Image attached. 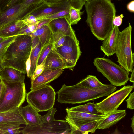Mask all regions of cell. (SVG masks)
<instances>
[{"instance_id": "6da1fadb", "label": "cell", "mask_w": 134, "mask_h": 134, "mask_svg": "<svg viewBox=\"0 0 134 134\" xmlns=\"http://www.w3.org/2000/svg\"><path fill=\"white\" fill-rule=\"evenodd\" d=\"M111 0H92L85 4L87 14L86 22L93 35L104 40L112 30L116 10Z\"/></svg>"}, {"instance_id": "7a4b0ae2", "label": "cell", "mask_w": 134, "mask_h": 134, "mask_svg": "<svg viewBox=\"0 0 134 134\" xmlns=\"http://www.w3.org/2000/svg\"><path fill=\"white\" fill-rule=\"evenodd\" d=\"M116 89V87L111 84H104L94 88L85 87L79 82L71 86L64 84L56 93L57 100L60 103L72 104L84 103L109 95Z\"/></svg>"}, {"instance_id": "3957f363", "label": "cell", "mask_w": 134, "mask_h": 134, "mask_svg": "<svg viewBox=\"0 0 134 134\" xmlns=\"http://www.w3.org/2000/svg\"><path fill=\"white\" fill-rule=\"evenodd\" d=\"M32 49V39L27 35H17L8 47L3 58L2 68L10 67L26 74V63Z\"/></svg>"}, {"instance_id": "277c9868", "label": "cell", "mask_w": 134, "mask_h": 134, "mask_svg": "<svg viewBox=\"0 0 134 134\" xmlns=\"http://www.w3.org/2000/svg\"><path fill=\"white\" fill-rule=\"evenodd\" d=\"M0 98V112L13 110L21 106L25 100L24 83H9L2 81Z\"/></svg>"}, {"instance_id": "5b68a950", "label": "cell", "mask_w": 134, "mask_h": 134, "mask_svg": "<svg viewBox=\"0 0 134 134\" xmlns=\"http://www.w3.org/2000/svg\"><path fill=\"white\" fill-rule=\"evenodd\" d=\"M93 63L97 71L113 85H124L129 80V72L110 59L97 57L94 59Z\"/></svg>"}, {"instance_id": "8992f818", "label": "cell", "mask_w": 134, "mask_h": 134, "mask_svg": "<svg viewBox=\"0 0 134 134\" xmlns=\"http://www.w3.org/2000/svg\"><path fill=\"white\" fill-rule=\"evenodd\" d=\"M132 27L130 23L127 27L120 32L115 53L117 62L129 72L133 69L134 53L131 48Z\"/></svg>"}, {"instance_id": "52a82bcc", "label": "cell", "mask_w": 134, "mask_h": 134, "mask_svg": "<svg viewBox=\"0 0 134 134\" xmlns=\"http://www.w3.org/2000/svg\"><path fill=\"white\" fill-rule=\"evenodd\" d=\"M56 93L49 84L34 90H31L26 94V98L28 104L38 112L48 111L53 107Z\"/></svg>"}, {"instance_id": "ba28073f", "label": "cell", "mask_w": 134, "mask_h": 134, "mask_svg": "<svg viewBox=\"0 0 134 134\" xmlns=\"http://www.w3.org/2000/svg\"><path fill=\"white\" fill-rule=\"evenodd\" d=\"M86 2L85 0H63L51 5H47L43 2L30 15L34 16L38 22L48 16L61 11L69 9L71 6L81 10Z\"/></svg>"}, {"instance_id": "9c48e42d", "label": "cell", "mask_w": 134, "mask_h": 134, "mask_svg": "<svg viewBox=\"0 0 134 134\" xmlns=\"http://www.w3.org/2000/svg\"><path fill=\"white\" fill-rule=\"evenodd\" d=\"M54 48L64 61L67 68L72 69L75 66L82 53L76 36H65L63 44Z\"/></svg>"}, {"instance_id": "30bf717a", "label": "cell", "mask_w": 134, "mask_h": 134, "mask_svg": "<svg viewBox=\"0 0 134 134\" xmlns=\"http://www.w3.org/2000/svg\"><path fill=\"white\" fill-rule=\"evenodd\" d=\"M134 88L133 83L132 86H124L101 102L95 104V108L98 113L106 115L117 110Z\"/></svg>"}, {"instance_id": "8fae6325", "label": "cell", "mask_w": 134, "mask_h": 134, "mask_svg": "<svg viewBox=\"0 0 134 134\" xmlns=\"http://www.w3.org/2000/svg\"><path fill=\"white\" fill-rule=\"evenodd\" d=\"M70 133L69 125L66 120H56L43 123L41 127L26 125L21 130V133L24 134H64Z\"/></svg>"}, {"instance_id": "7c38bea8", "label": "cell", "mask_w": 134, "mask_h": 134, "mask_svg": "<svg viewBox=\"0 0 134 134\" xmlns=\"http://www.w3.org/2000/svg\"><path fill=\"white\" fill-rule=\"evenodd\" d=\"M40 4L27 7L20 3L0 12V28L10 23L23 20Z\"/></svg>"}, {"instance_id": "4fadbf2b", "label": "cell", "mask_w": 134, "mask_h": 134, "mask_svg": "<svg viewBox=\"0 0 134 134\" xmlns=\"http://www.w3.org/2000/svg\"><path fill=\"white\" fill-rule=\"evenodd\" d=\"M67 114L65 118L69 124L71 130L76 126L94 121H98L107 116V115L94 114L72 111L68 108L66 109Z\"/></svg>"}, {"instance_id": "5bb4252c", "label": "cell", "mask_w": 134, "mask_h": 134, "mask_svg": "<svg viewBox=\"0 0 134 134\" xmlns=\"http://www.w3.org/2000/svg\"><path fill=\"white\" fill-rule=\"evenodd\" d=\"M64 69H50L45 68L42 72L34 80L31 81V90H34L48 84L59 77Z\"/></svg>"}, {"instance_id": "9a60e30c", "label": "cell", "mask_w": 134, "mask_h": 134, "mask_svg": "<svg viewBox=\"0 0 134 134\" xmlns=\"http://www.w3.org/2000/svg\"><path fill=\"white\" fill-rule=\"evenodd\" d=\"M120 33L118 27L114 26L112 30L103 40L100 46V49L105 55L108 57L115 54Z\"/></svg>"}, {"instance_id": "2e32d148", "label": "cell", "mask_w": 134, "mask_h": 134, "mask_svg": "<svg viewBox=\"0 0 134 134\" xmlns=\"http://www.w3.org/2000/svg\"><path fill=\"white\" fill-rule=\"evenodd\" d=\"M19 109L26 125L31 126H41L43 124L41 119V116L31 106L28 104L25 106H21Z\"/></svg>"}, {"instance_id": "e0dca14e", "label": "cell", "mask_w": 134, "mask_h": 134, "mask_svg": "<svg viewBox=\"0 0 134 134\" xmlns=\"http://www.w3.org/2000/svg\"><path fill=\"white\" fill-rule=\"evenodd\" d=\"M48 25L52 33H61L65 36H76L75 32L67 18L52 20Z\"/></svg>"}, {"instance_id": "ac0fdd59", "label": "cell", "mask_w": 134, "mask_h": 134, "mask_svg": "<svg viewBox=\"0 0 134 134\" xmlns=\"http://www.w3.org/2000/svg\"><path fill=\"white\" fill-rule=\"evenodd\" d=\"M25 74L13 68L4 67L0 70V78L2 81L9 83H24Z\"/></svg>"}, {"instance_id": "d6986e66", "label": "cell", "mask_w": 134, "mask_h": 134, "mask_svg": "<svg viewBox=\"0 0 134 134\" xmlns=\"http://www.w3.org/2000/svg\"><path fill=\"white\" fill-rule=\"evenodd\" d=\"M126 115V110L117 109L107 115L105 118L98 121L97 129H108L116 124Z\"/></svg>"}, {"instance_id": "ffe728a7", "label": "cell", "mask_w": 134, "mask_h": 134, "mask_svg": "<svg viewBox=\"0 0 134 134\" xmlns=\"http://www.w3.org/2000/svg\"><path fill=\"white\" fill-rule=\"evenodd\" d=\"M25 25L22 20L9 23L0 28V37L5 38L18 35L21 29Z\"/></svg>"}, {"instance_id": "44dd1931", "label": "cell", "mask_w": 134, "mask_h": 134, "mask_svg": "<svg viewBox=\"0 0 134 134\" xmlns=\"http://www.w3.org/2000/svg\"><path fill=\"white\" fill-rule=\"evenodd\" d=\"M45 68L50 69L67 68L64 61L54 47L45 59Z\"/></svg>"}, {"instance_id": "7402d4cb", "label": "cell", "mask_w": 134, "mask_h": 134, "mask_svg": "<svg viewBox=\"0 0 134 134\" xmlns=\"http://www.w3.org/2000/svg\"><path fill=\"white\" fill-rule=\"evenodd\" d=\"M8 123L27 124L20 114L19 109L13 110L0 112V124Z\"/></svg>"}, {"instance_id": "603a6c76", "label": "cell", "mask_w": 134, "mask_h": 134, "mask_svg": "<svg viewBox=\"0 0 134 134\" xmlns=\"http://www.w3.org/2000/svg\"><path fill=\"white\" fill-rule=\"evenodd\" d=\"M27 35L31 38L34 36H38L40 38L42 48L52 39V32L48 25L44 26Z\"/></svg>"}, {"instance_id": "cb8c5ba5", "label": "cell", "mask_w": 134, "mask_h": 134, "mask_svg": "<svg viewBox=\"0 0 134 134\" xmlns=\"http://www.w3.org/2000/svg\"><path fill=\"white\" fill-rule=\"evenodd\" d=\"M42 48L41 43L40 41L39 43L35 48L31 49L30 56L31 66L27 76L29 78L30 77L35 71Z\"/></svg>"}, {"instance_id": "d4e9b609", "label": "cell", "mask_w": 134, "mask_h": 134, "mask_svg": "<svg viewBox=\"0 0 134 134\" xmlns=\"http://www.w3.org/2000/svg\"><path fill=\"white\" fill-rule=\"evenodd\" d=\"M79 82L83 86L88 88H97L104 84L102 83L96 76L92 75L87 76Z\"/></svg>"}, {"instance_id": "484cf974", "label": "cell", "mask_w": 134, "mask_h": 134, "mask_svg": "<svg viewBox=\"0 0 134 134\" xmlns=\"http://www.w3.org/2000/svg\"><path fill=\"white\" fill-rule=\"evenodd\" d=\"M95 104L89 102L85 104L68 108L72 111L84 113L94 114H98L97 110L95 108Z\"/></svg>"}, {"instance_id": "4316f807", "label": "cell", "mask_w": 134, "mask_h": 134, "mask_svg": "<svg viewBox=\"0 0 134 134\" xmlns=\"http://www.w3.org/2000/svg\"><path fill=\"white\" fill-rule=\"evenodd\" d=\"M71 6L69 9V21L71 25L76 24L81 19V15L83 14L84 11Z\"/></svg>"}, {"instance_id": "83f0119b", "label": "cell", "mask_w": 134, "mask_h": 134, "mask_svg": "<svg viewBox=\"0 0 134 134\" xmlns=\"http://www.w3.org/2000/svg\"><path fill=\"white\" fill-rule=\"evenodd\" d=\"M16 36H13L5 38L0 41V70L2 69V60L7 49Z\"/></svg>"}, {"instance_id": "f1b7e54d", "label": "cell", "mask_w": 134, "mask_h": 134, "mask_svg": "<svg viewBox=\"0 0 134 134\" xmlns=\"http://www.w3.org/2000/svg\"><path fill=\"white\" fill-rule=\"evenodd\" d=\"M53 47L52 39L48 43L42 48L38 59L37 65L41 64L43 62Z\"/></svg>"}, {"instance_id": "f546056e", "label": "cell", "mask_w": 134, "mask_h": 134, "mask_svg": "<svg viewBox=\"0 0 134 134\" xmlns=\"http://www.w3.org/2000/svg\"><path fill=\"white\" fill-rule=\"evenodd\" d=\"M24 0H0V12L14 5L21 3Z\"/></svg>"}, {"instance_id": "4dcf8cb0", "label": "cell", "mask_w": 134, "mask_h": 134, "mask_svg": "<svg viewBox=\"0 0 134 134\" xmlns=\"http://www.w3.org/2000/svg\"><path fill=\"white\" fill-rule=\"evenodd\" d=\"M48 111L47 114L41 116L42 123L50 122L56 120L54 118V115L57 111L56 109L53 107Z\"/></svg>"}, {"instance_id": "1f68e13d", "label": "cell", "mask_w": 134, "mask_h": 134, "mask_svg": "<svg viewBox=\"0 0 134 134\" xmlns=\"http://www.w3.org/2000/svg\"><path fill=\"white\" fill-rule=\"evenodd\" d=\"M69 9L60 11L48 16L42 20L45 19L53 20L60 18H66L68 19L69 20Z\"/></svg>"}, {"instance_id": "d6a6232c", "label": "cell", "mask_w": 134, "mask_h": 134, "mask_svg": "<svg viewBox=\"0 0 134 134\" xmlns=\"http://www.w3.org/2000/svg\"><path fill=\"white\" fill-rule=\"evenodd\" d=\"M38 22L33 24L26 25L21 29L19 35H28L32 33L36 30Z\"/></svg>"}, {"instance_id": "836d02e7", "label": "cell", "mask_w": 134, "mask_h": 134, "mask_svg": "<svg viewBox=\"0 0 134 134\" xmlns=\"http://www.w3.org/2000/svg\"><path fill=\"white\" fill-rule=\"evenodd\" d=\"M20 124L17 123H8L0 124V129L4 131L5 133L13 129H20L24 128L23 127L20 126Z\"/></svg>"}, {"instance_id": "e575fe53", "label": "cell", "mask_w": 134, "mask_h": 134, "mask_svg": "<svg viewBox=\"0 0 134 134\" xmlns=\"http://www.w3.org/2000/svg\"><path fill=\"white\" fill-rule=\"evenodd\" d=\"M45 59L40 64L37 65L35 71L30 77L31 81H33L43 71L45 67Z\"/></svg>"}, {"instance_id": "d590c367", "label": "cell", "mask_w": 134, "mask_h": 134, "mask_svg": "<svg viewBox=\"0 0 134 134\" xmlns=\"http://www.w3.org/2000/svg\"><path fill=\"white\" fill-rule=\"evenodd\" d=\"M44 2V0H24L21 3L24 5L30 7L37 5Z\"/></svg>"}, {"instance_id": "8d00e7d4", "label": "cell", "mask_w": 134, "mask_h": 134, "mask_svg": "<svg viewBox=\"0 0 134 134\" xmlns=\"http://www.w3.org/2000/svg\"><path fill=\"white\" fill-rule=\"evenodd\" d=\"M26 25L33 24L38 23L35 17L32 15H29L22 20Z\"/></svg>"}, {"instance_id": "74e56055", "label": "cell", "mask_w": 134, "mask_h": 134, "mask_svg": "<svg viewBox=\"0 0 134 134\" xmlns=\"http://www.w3.org/2000/svg\"><path fill=\"white\" fill-rule=\"evenodd\" d=\"M127 103V107L131 110L134 109V92L130 93L128 99L126 100Z\"/></svg>"}, {"instance_id": "f35d334b", "label": "cell", "mask_w": 134, "mask_h": 134, "mask_svg": "<svg viewBox=\"0 0 134 134\" xmlns=\"http://www.w3.org/2000/svg\"><path fill=\"white\" fill-rule=\"evenodd\" d=\"M123 17V14H121L120 16H115L113 21V25L118 27L120 26L122 23Z\"/></svg>"}, {"instance_id": "ab89813d", "label": "cell", "mask_w": 134, "mask_h": 134, "mask_svg": "<svg viewBox=\"0 0 134 134\" xmlns=\"http://www.w3.org/2000/svg\"><path fill=\"white\" fill-rule=\"evenodd\" d=\"M52 20L51 19H45L38 21L36 29H38L44 26L48 25L49 22Z\"/></svg>"}, {"instance_id": "60d3db41", "label": "cell", "mask_w": 134, "mask_h": 134, "mask_svg": "<svg viewBox=\"0 0 134 134\" xmlns=\"http://www.w3.org/2000/svg\"><path fill=\"white\" fill-rule=\"evenodd\" d=\"M64 35L63 34L61 33H52L53 43L56 42Z\"/></svg>"}, {"instance_id": "b9f144b4", "label": "cell", "mask_w": 134, "mask_h": 134, "mask_svg": "<svg viewBox=\"0 0 134 134\" xmlns=\"http://www.w3.org/2000/svg\"><path fill=\"white\" fill-rule=\"evenodd\" d=\"M32 39V49L35 48L39 43V38L37 36H34L31 38Z\"/></svg>"}, {"instance_id": "7bdbcfd3", "label": "cell", "mask_w": 134, "mask_h": 134, "mask_svg": "<svg viewBox=\"0 0 134 134\" xmlns=\"http://www.w3.org/2000/svg\"><path fill=\"white\" fill-rule=\"evenodd\" d=\"M65 36L64 35L57 41L53 43L54 47H58L61 46L65 41Z\"/></svg>"}, {"instance_id": "ee69618b", "label": "cell", "mask_w": 134, "mask_h": 134, "mask_svg": "<svg viewBox=\"0 0 134 134\" xmlns=\"http://www.w3.org/2000/svg\"><path fill=\"white\" fill-rule=\"evenodd\" d=\"M127 8L129 11L134 13V1H132L129 2L127 4Z\"/></svg>"}, {"instance_id": "f6af8a7d", "label": "cell", "mask_w": 134, "mask_h": 134, "mask_svg": "<svg viewBox=\"0 0 134 134\" xmlns=\"http://www.w3.org/2000/svg\"><path fill=\"white\" fill-rule=\"evenodd\" d=\"M30 56V54L26 63V74L27 76L28 75L31 66Z\"/></svg>"}, {"instance_id": "bcb514c9", "label": "cell", "mask_w": 134, "mask_h": 134, "mask_svg": "<svg viewBox=\"0 0 134 134\" xmlns=\"http://www.w3.org/2000/svg\"><path fill=\"white\" fill-rule=\"evenodd\" d=\"M63 0H44V2L47 5H51Z\"/></svg>"}, {"instance_id": "7dc6e473", "label": "cell", "mask_w": 134, "mask_h": 134, "mask_svg": "<svg viewBox=\"0 0 134 134\" xmlns=\"http://www.w3.org/2000/svg\"><path fill=\"white\" fill-rule=\"evenodd\" d=\"M21 133V130L16 129L5 132V134H17Z\"/></svg>"}, {"instance_id": "c3c4849f", "label": "cell", "mask_w": 134, "mask_h": 134, "mask_svg": "<svg viewBox=\"0 0 134 134\" xmlns=\"http://www.w3.org/2000/svg\"><path fill=\"white\" fill-rule=\"evenodd\" d=\"M134 69H133L131 71V74L130 77L129 79V81L133 83L134 82Z\"/></svg>"}, {"instance_id": "681fc988", "label": "cell", "mask_w": 134, "mask_h": 134, "mask_svg": "<svg viewBox=\"0 0 134 134\" xmlns=\"http://www.w3.org/2000/svg\"><path fill=\"white\" fill-rule=\"evenodd\" d=\"M132 122L131 125V127L132 129V131L133 133H134V116L131 119Z\"/></svg>"}, {"instance_id": "f907efd6", "label": "cell", "mask_w": 134, "mask_h": 134, "mask_svg": "<svg viewBox=\"0 0 134 134\" xmlns=\"http://www.w3.org/2000/svg\"><path fill=\"white\" fill-rule=\"evenodd\" d=\"M2 86V81L0 82V94L1 93Z\"/></svg>"}, {"instance_id": "816d5d0a", "label": "cell", "mask_w": 134, "mask_h": 134, "mask_svg": "<svg viewBox=\"0 0 134 134\" xmlns=\"http://www.w3.org/2000/svg\"><path fill=\"white\" fill-rule=\"evenodd\" d=\"M5 132L0 129V134H4Z\"/></svg>"}, {"instance_id": "f5cc1de1", "label": "cell", "mask_w": 134, "mask_h": 134, "mask_svg": "<svg viewBox=\"0 0 134 134\" xmlns=\"http://www.w3.org/2000/svg\"><path fill=\"white\" fill-rule=\"evenodd\" d=\"M86 2L92 0H85Z\"/></svg>"}, {"instance_id": "db71d44e", "label": "cell", "mask_w": 134, "mask_h": 134, "mask_svg": "<svg viewBox=\"0 0 134 134\" xmlns=\"http://www.w3.org/2000/svg\"><path fill=\"white\" fill-rule=\"evenodd\" d=\"M2 40V37H0V41H1Z\"/></svg>"}, {"instance_id": "11a10c76", "label": "cell", "mask_w": 134, "mask_h": 134, "mask_svg": "<svg viewBox=\"0 0 134 134\" xmlns=\"http://www.w3.org/2000/svg\"><path fill=\"white\" fill-rule=\"evenodd\" d=\"M2 81V80L0 78V82Z\"/></svg>"}, {"instance_id": "9f6ffc18", "label": "cell", "mask_w": 134, "mask_h": 134, "mask_svg": "<svg viewBox=\"0 0 134 134\" xmlns=\"http://www.w3.org/2000/svg\"><path fill=\"white\" fill-rule=\"evenodd\" d=\"M1 93L0 94V96H1Z\"/></svg>"}, {"instance_id": "6f0895ef", "label": "cell", "mask_w": 134, "mask_h": 134, "mask_svg": "<svg viewBox=\"0 0 134 134\" xmlns=\"http://www.w3.org/2000/svg\"></svg>"}]
</instances>
